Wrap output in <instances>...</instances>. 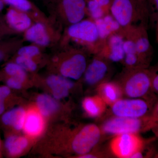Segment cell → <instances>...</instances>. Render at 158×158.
<instances>
[{"label": "cell", "mask_w": 158, "mask_h": 158, "mask_svg": "<svg viewBox=\"0 0 158 158\" xmlns=\"http://www.w3.org/2000/svg\"><path fill=\"white\" fill-rule=\"evenodd\" d=\"M155 69L139 68L125 69L120 83L123 93L130 98H143L156 102L158 100L152 87Z\"/></svg>", "instance_id": "obj_1"}, {"label": "cell", "mask_w": 158, "mask_h": 158, "mask_svg": "<svg viewBox=\"0 0 158 158\" xmlns=\"http://www.w3.org/2000/svg\"><path fill=\"white\" fill-rule=\"evenodd\" d=\"M65 36V43H75L94 55L98 53L104 44L100 38L95 21L90 18L68 26Z\"/></svg>", "instance_id": "obj_2"}, {"label": "cell", "mask_w": 158, "mask_h": 158, "mask_svg": "<svg viewBox=\"0 0 158 158\" xmlns=\"http://www.w3.org/2000/svg\"><path fill=\"white\" fill-rule=\"evenodd\" d=\"M156 124V121L151 114L140 118L113 116L107 119L100 128L103 134L115 136L125 133L145 132L152 130Z\"/></svg>", "instance_id": "obj_3"}, {"label": "cell", "mask_w": 158, "mask_h": 158, "mask_svg": "<svg viewBox=\"0 0 158 158\" xmlns=\"http://www.w3.org/2000/svg\"><path fill=\"white\" fill-rule=\"evenodd\" d=\"M110 13L123 30L138 22L148 26V23L136 0H113Z\"/></svg>", "instance_id": "obj_4"}, {"label": "cell", "mask_w": 158, "mask_h": 158, "mask_svg": "<svg viewBox=\"0 0 158 158\" xmlns=\"http://www.w3.org/2000/svg\"><path fill=\"white\" fill-rule=\"evenodd\" d=\"M62 53V61L59 68L61 75L78 80L85 73L88 66L86 51L84 49L66 48Z\"/></svg>", "instance_id": "obj_5"}, {"label": "cell", "mask_w": 158, "mask_h": 158, "mask_svg": "<svg viewBox=\"0 0 158 158\" xmlns=\"http://www.w3.org/2000/svg\"><path fill=\"white\" fill-rule=\"evenodd\" d=\"M155 103L143 98H120L110 107L113 116L140 118L151 114Z\"/></svg>", "instance_id": "obj_6"}, {"label": "cell", "mask_w": 158, "mask_h": 158, "mask_svg": "<svg viewBox=\"0 0 158 158\" xmlns=\"http://www.w3.org/2000/svg\"><path fill=\"white\" fill-rule=\"evenodd\" d=\"M49 7L60 14L67 26L84 19L87 13L86 0H46Z\"/></svg>", "instance_id": "obj_7"}, {"label": "cell", "mask_w": 158, "mask_h": 158, "mask_svg": "<svg viewBox=\"0 0 158 158\" xmlns=\"http://www.w3.org/2000/svg\"><path fill=\"white\" fill-rule=\"evenodd\" d=\"M146 142L139 134H119L114 136L110 141V149L117 157L131 158L136 152L144 150Z\"/></svg>", "instance_id": "obj_8"}, {"label": "cell", "mask_w": 158, "mask_h": 158, "mask_svg": "<svg viewBox=\"0 0 158 158\" xmlns=\"http://www.w3.org/2000/svg\"><path fill=\"white\" fill-rule=\"evenodd\" d=\"M103 133L96 125L90 124L81 129L73 137L71 147L80 156L90 152L98 144Z\"/></svg>", "instance_id": "obj_9"}, {"label": "cell", "mask_w": 158, "mask_h": 158, "mask_svg": "<svg viewBox=\"0 0 158 158\" xmlns=\"http://www.w3.org/2000/svg\"><path fill=\"white\" fill-rule=\"evenodd\" d=\"M123 37L131 40L135 46L138 53L143 60L149 65L153 54L147 32V26L144 23L133 25L123 30Z\"/></svg>", "instance_id": "obj_10"}, {"label": "cell", "mask_w": 158, "mask_h": 158, "mask_svg": "<svg viewBox=\"0 0 158 158\" xmlns=\"http://www.w3.org/2000/svg\"><path fill=\"white\" fill-rule=\"evenodd\" d=\"M111 62L98 54L94 55L84 73L85 81L90 85H98L106 79L111 73Z\"/></svg>", "instance_id": "obj_11"}, {"label": "cell", "mask_w": 158, "mask_h": 158, "mask_svg": "<svg viewBox=\"0 0 158 158\" xmlns=\"http://www.w3.org/2000/svg\"><path fill=\"white\" fill-rule=\"evenodd\" d=\"M53 34L46 22L37 21L25 31L24 38L33 44L46 47L52 43Z\"/></svg>", "instance_id": "obj_12"}, {"label": "cell", "mask_w": 158, "mask_h": 158, "mask_svg": "<svg viewBox=\"0 0 158 158\" xmlns=\"http://www.w3.org/2000/svg\"><path fill=\"white\" fill-rule=\"evenodd\" d=\"M125 38L119 34H113L105 40L98 55L111 62H122L124 57Z\"/></svg>", "instance_id": "obj_13"}, {"label": "cell", "mask_w": 158, "mask_h": 158, "mask_svg": "<svg viewBox=\"0 0 158 158\" xmlns=\"http://www.w3.org/2000/svg\"><path fill=\"white\" fill-rule=\"evenodd\" d=\"M4 17L10 28L16 34L24 32L34 23L28 14L10 6Z\"/></svg>", "instance_id": "obj_14"}, {"label": "cell", "mask_w": 158, "mask_h": 158, "mask_svg": "<svg viewBox=\"0 0 158 158\" xmlns=\"http://www.w3.org/2000/svg\"><path fill=\"white\" fill-rule=\"evenodd\" d=\"M94 20L100 38L103 42L104 43L106 39L113 34H119L123 36V29L110 13Z\"/></svg>", "instance_id": "obj_15"}, {"label": "cell", "mask_w": 158, "mask_h": 158, "mask_svg": "<svg viewBox=\"0 0 158 158\" xmlns=\"http://www.w3.org/2000/svg\"><path fill=\"white\" fill-rule=\"evenodd\" d=\"M124 57L123 63L125 69L139 68H148L149 65L145 62L138 53L134 42L125 38L123 43Z\"/></svg>", "instance_id": "obj_16"}, {"label": "cell", "mask_w": 158, "mask_h": 158, "mask_svg": "<svg viewBox=\"0 0 158 158\" xmlns=\"http://www.w3.org/2000/svg\"><path fill=\"white\" fill-rule=\"evenodd\" d=\"M47 83L52 89L55 98L60 99L68 96L74 84L71 79L62 75H52L47 79Z\"/></svg>", "instance_id": "obj_17"}, {"label": "cell", "mask_w": 158, "mask_h": 158, "mask_svg": "<svg viewBox=\"0 0 158 158\" xmlns=\"http://www.w3.org/2000/svg\"><path fill=\"white\" fill-rule=\"evenodd\" d=\"M98 94L107 106H111L119 99L121 98L123 91L118 83L108 81L102 82L98 85Z\"/></svg>", "instance_id": "obj_18"}, {"label": "cell", "mask_w": 158, "mask_h": 158, "mask_svg": "<svg viewBox=\"0 0 158 158\" xmlns=\"http://www.w3.org/2000/svg\"><path fill=\"white\" fill-rule=\"evenodd\" d=\"M113 0H86L87 14L96 20L110 14Z\"/></svg>", "instance_id": "obj_19"}, {"label": "cell", "mask_w": 158, "mask_h": 158, "mask_svg": "<svg viewBox=\"0 0 158 158\" xmlns=\"http://www.w3.org/2000/svg\"><path fill=\"white\" fill-rule=\"evenodd\" d=\"M44 122L42 115L37 111H31L26 114L23 128L25 132L29 135L36 136L42 132Z\"/></svg>", "instance_id": "obj_20"}, {"label": "cell", "mask_w": 158, "mask_h": 158, "mask_svg": "<svg viewBox=\"0 0 158 158\" xmlns=\"http://www.w3.org/2000/svg\"><path fill=\"white\" fill-rule=\"evenodd\" d=\"M107 105L99 95L86 98L83 107L87 114L92 118L100 117L106 111Z\"/></svg>", "instance_id": "obj_21"}, {"label": "cell", "mask_w": 158, "mask_h": 158, "mask_svg": "<svg viewBox=\"0 0 158 158\" xmlns=\"http://www.w3.org/2000/svg\"><path fill=\"white\" fill-rule=\"evenodd\" d=\"M5 4L28 14L36 22L46 21L40 11L30 0H3Z\"/></svg>", "instance_id": "obj_22"}, {"label": "cell", "mask_w": 158, "mask_h": 158, "mask_svg": "<svg viewBox=\"0 0 158 158\" xmlns=\"http://www.w3.org/2000/svg\"><path fill=\"white\" fill-rule=\"evenodd\" d=\"M26 114L22 108H15L5 113L2 120L4 124L11 126L16 130H20L23 128Z\"/></svg>", "instance_id": "obj_23"}, {"label": "cell", "mask_w": 158, "mask_h": 158, "mask_svg": "<svg viewBox=\"0 0 158 158\" xmlns=\"http://www.w3.org/2000/svg\"><path fill=\"white\" fill-rule=\"evenodd\" d=\"M21 44V40L15 37L0 40V62L10 54L16 52Z\"/></svg>", "instance_id": "obj_24"}, {"label": "cell", "mask_w": 158, "mask_h": 158, "mask_svg": "<svg viewBox=\"0 0 158 158\" xmlns=\"http://www.w3.org/2000/svg\"><path fill=\"white\" fill-rule=\"evenodd\" d=\"M37 102L40 113L43 116H48L56 112L59 108L56 101L47 94L40 95L37 98Z\"/></svg>", "instance_id": "obj_25"}, {"label": "cell", "mask_w": 158, "mask_h": 158, "mask_svg": "<svg viewBox=\"0 0 158 158\" xmlns=\"http://www.w3.org/2000/svg\"><path fill=\"white\" fill-rule=\"evenodd\" d=\"M28 143V140L24 137L11 136L6 139L5 146L11 155L16 156L22 152Z\"/></svg>", "instance_id": "obj_26"}, {"label": "cell", "mask_w": 158, "mask_h": 158, "mask_svg": "<svg viewBox=\"0 0 158 158\" xmlns=\"http://www.w3.org/2000/svg\"><path fill=\"white\" fill-rule=\"evenodd\" d=\"M5 71L9 77H14L23 82L27 77L26 71L15 62H10L6 64Z\"/></svg>", "instance_id": "obj_27"}, {"label": "cell", "mask_w": 158, "mask_h": 158, "mask_svg": "<svg viewBox=\"0 0 158 158\" xmlns=\"http://www.w3.org/2000/svg\"><path fill=\"white\" fill-rule=\"evenodd\" d=\"M41 48L33 44L30 45L21 46L16 51V55L24 56L34 59L41 54L42 51Z\"/></svg>", "instance_id": "obj_28"}, {"label": "cell", "mask_w": 158, "mask_h": 158, "mask_svg": "<svg viewBox=\"0 0 158 158\" xmlns=\"http://www.w3.org/2000/svg\"><path fill=\"white\" fill-rule=\"evenodd\" d=\"M15 62L26 71L34 72L37 69V64L34 59L29 57L16 55Z\"/></svg>", "instance_id": "obj_29"}, {"label": "cell", "mask_w": 158, "mask_h": 158, "mask_svg": "<svg viewBox=\"0 0 158 158\" xmlns=\"http://www.w3.org/2000/svg\"><path fill=\"white\" fill-rule=\"evenodd\" d=\"M149 22L153 25L158 23V0H147Z\"/></svg>", "instance_id": "obj_30"}, {"label": "cell", "mask_w": 158, "mask_h": 158, "mask_svg": "<svg viewBox=\"0 0 158 158\" xmlns=\"http://www.w3.org/2000/svg\"><path fill=\"white\" fill-rule=\"evenodd\" d=\"M16 34L7 24L4 16L0 15V40L8 38Z\"/></svg>", "instance_id": "obj_31"}, {"label": "cell", "mask_w": 158, "mask_h": 158, "mask_svg": "<svg viewBox=\"0 0 158 158\" xmlns=\"http://www.w3.org/2000/svg\"><path fill=\"white\" fill-rule=\"evenodd\" d=\"M7 85L9 88L13 89H20L22 87L23 82L14 77H9L7 80Z\"/></svg>", "instance_id": "obj_32"}, {"label": "cell", "mask_w": 158, "mask_h": 158, "mask_svg": "<svg viewBox=\"0 0 158 158\" xmlns=\"http://www.w3.org/2000/svg\"><path fill=\"white\" fill-rule=\"evenodd\" d=\"M136 1L140 6L145 19L148 22H149L147 0H136Z\"/></svg>", "instance_id": "obj_33"}, {"label": "cell", "mask_w": 158, "mask_h": 158, "mask_svg": "<svg viewBox=\"0 0 158 158\" xmlns=\"http://www.w3.org/2000/svg\"><path fill=\"white\" fill-rule=\"evenodd\" d=\"M10 93V90L9 87H0V106L4 105V100L9 96Z\"/></svg>", "instance_id": "obj_34"}, {"label": "cell", "mask_w": 158, "mask_h": 158, "mask_svg": "<svg viewBox=\"0 0 158 158\" xmlns=\"http://www.w3.org/2000/svg\"><path fill=\"white\" fill-rule=\"evenodd\" d=\"M152 87L153 93L158 94V73L156 70L152 77Z\"/></svg>", "instance_id": "obj_35"}, {"label": "cell", "mask_w": 158, "mask_h": 158, "mask_svg": "<svg viewBox=\"0 0 158 158\" xmlns=\"http://www.w3.org/2000/svg\"><path fill=\"white\" fill-rule=\"evenodd\" d=\"M151 115L156 119L157 122V123H158V100L156 102L153 107L152 111L151 112Z\"/></svg>", "instance_id": "obj_36"}, {"label": "cell", "mask_w": 158, "mask_h": 158, "mask_svg": "<svg viewBox=\"0 0 158 158\" xmlns=\"http://www.w3.org/2000/svg\"><path fill=\"white\" fill-rule=\"evenodd\" d=\"M152 130L153 132L155 134L156 137L158 138V123H157V124L152 128Z\"/></svg>", "instance_id": "obj_37"}, {"label": "cell", "mask_w": 158, "mask_h": 158, "mask_svg": "<svg viewBox=\"0 0 158 158\" xmlns=\"http://www.w3.org/2000/svg\"><path fill=\"white\" fill-rule=\"evenodd\" d=\"M5 5H6V4L3 0H0V13L2 11L4 8H5Z\"/></svg>", "instance_id": "obj_38"}, {"label": "cell", "mask_w": 158, "mask_h": 158, "mask_svg": "<svg viewBox=\"0 0 158 158\" xmlns=\"http://www.w3.org/2000/svg\"><path fill=\"white\" fill-rule=\"evenodd\" d=\"M156 40L158 43V23L157 24Z\"/></svg>", "instance_id": "obj_39"}, {"label": "cell", "mask_w": 158, "mask_h": 158, "mask_svg": "<svg viewBox=\"0 0 158 158\" xmlns=\"http://www.w3.org/2000/svg\"><path fill=\"white\" fill-rule=\"evenodd\" d=\"M155 69V70L156 71H158V63L157 65L156 68Z\"/></svg>", "instance_id": "obj_40"}, {"label": "cell", "mask_w": 158, "mask_h": 158, "mask_svg": "<svg viewBox=\"0 0 158 158\" xmlns=\"http://www.w3.org/2000/svg\"><path fill=\"white\" fill-rule=\"evenodd\" d=\"M156 156H158V157H158V153L157 155Z\"/></svg>", "instance_id": "obj_41"}]
</instances>
